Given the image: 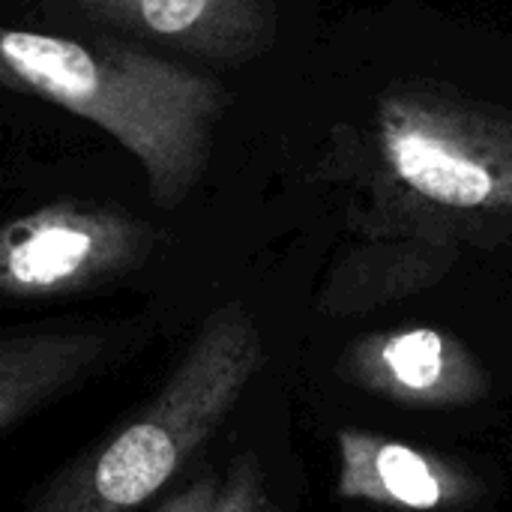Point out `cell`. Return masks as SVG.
Wrapping results in <instances>:
<instances>
[{"label":"cell","instance_id":"cell-1","mask_svg":"<svg viewBox=\"0 0 512 512\" xmlns=\"http://www.w3.org/2000/svg\"><path fill=\"white\" fill-rule=\"evenodd\" d=\"M0 84L54 102L126 147L156 207L201 180L228 93L189 66L120 42H78L0 24Z\"/></svg>","mask_w":512,"mask_h":512},{"label":"cell","instance_id":"cell-2","mask_svg":"<svg viewBox=\"0 0 512 512\" xmlns=\"http://www.w3.org/2000/svg\"><path fill=\"white\" fill-rule=\"evenodd\" d=\"M261 339L240 306L219 309L159 399L33 512H135L213 435L258 372Z\"/></svg>","mask_w":512,"mask_h":512},{"label":"cell","instance_id":"cell-3","mask_svg":"<svg viewBox=\"0 0 512 512\" xmlns=\"http://www.w3.org/2000/svg\"><path fill=\"white\" fill-rule=\"evenodd\" d=\"M381 147L417 195L456 210H512V120L441 93L381 105Z\"/></svg>","mask_w":512,"mask_h":512},{"label":"cell","instance_id":"cell-4","mask_svg":"<svg viewBox=\"0 0 512 512\" xmlns=\"http://www.w3.org/2000/svg\"><path fill=\"white\" fill-rule=\"evenodd\" d=\"M153 231L126 210L57 201L0 228V294L54 297L138 267Z\"/></svg>","mask_w":512,"mask_h":512},{"label":"cell","instance_id":"cell-5","mask_svg":"<svg viewBox=\"0 0 512 512\" xmlns=\"http://www.w3.org/2000/svg\"><path fill=\"white\" fill-rule=\"evenodd\" d=\"M144 42L207 60H249L276 36L270 0H63Z\"/></svg>","mask_w":512,"mask_h":512},{"label":"cell","instance_id":"cell-6","mask_svg":"<svg viewBox=\"0 0 512 512\" xmlns=\"http://www.w3.org/2000/svg\"><path fill=\"white\" fill-rule=\"evenodd\" d=\"M342 375L372 393L420 408L465 405L486 393V378L468 348L432 327L357 342Z\"/></svg>","mask_w":512,"mask_h":512},{"label":"cell","instance_id":"cell-7","mask_svg":"<svg viewBox=\"0 0 512 512\" xmlns=\"http://www.w3.org/2000/svg\"><path fill=\"white\" fill-rule=\"evenodd\" d=\"M339 495L411 512L465 498V477L441 459L372 432H339Z\"/></svg>","mask_w":512,"mask_h":512},{"label":"cell","instance_id":"cell-8","mask_svg":"<svg viewBox=\"0 0 512 512\" xmlns=\"http://www.w3.org/2000/svg\"><path fill=\"white\" fill-rule=\"evenodd\" d=\"M105 342L93 333L63 336H24L0 342V423L18 414L27 402L45 390L69 381L78 369H87Z\"/></svg>","mask_w":512,"mask_h":512},{"label":"cell","instance_id":"cell-9","mask_svg":"<svg viewBox=\"0 0 512 512\" xmlns=\"http://www.w3.org/2000/svg\"><path fill=\"white\" fill-rule=\"evenodd\" d=\"M264 495H261V477L255 468V459L246 456L234 465L228 483L219 489L213 512H261Z\"/></svg>","mask_w":512,"mask_h":512},{"label":"cell","instance_id":"cell-10","mask_svg":"<svg viewBox=\"0 0 512 512\" xmlns=\"http://www.w3.org/2000/svg\"><path fill=\"white\" fill-rule=\"evenodd\" d=\"M216 498H219V483L213 477H201L180 495L168 498L159 512H213Z\"/></svg>","mask_w":512,"mask_h":512}]
</instances>
